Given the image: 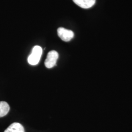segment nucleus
Instances as JSON below:
<instances>
[{"label": "nucleus", "mask_w": 132, "mask_h": 132, "mask_svg": "<svg viewBox=\"0 0 132 132\" xmlns=\"http://www.w3.org/2000/svg\"><path fill=\"white\" fill-rule=\"evenodd\" d=\"M42 48L41 47L39 46H34L31 54L28 56V63L31 65L38 64L42 56Z\"/></svg>", "instance_id": "f257e3e1"}, {"label": "nucleus", "mask_w": 132, "mask_h": 132, "mask_svg": "<svg viewBox=\"0 0 132 132\" xmlns=\"http://www.w3.org/2000/svg\"><path fill=\"white\" fill-rule=\"evenodd\" d=\"M4 132H25L24 128L22 124L17 122L11 124Z\"/></svg>", "instance_id": "39448f33"}, {"label": "nucleus", "mask_w": 132, "mask_h": 132, "mask_svg": "<svg viewBox=\"0 0 132 132\" xmlns=\"http://www.w3.org/2000/svg\"><path fill=\"white\" fill-rule=\"evenodd\" d=\"M59 54L55 51H52L47 53V58L45 62V65L48 69L52 68L56 64Z\"/></svg>", "instance_id": "f03ea898"}, {"label": "nucleus", "mask_w": 132, "mask_h": 132, "mask_svg": "<svg viewBox=\"0 0 132 132\" xmlns=\"http://www.w3.org/2000/svg\"><path fill=\"white\" fill-rule=\"evenodd\" d=\"M73 2L80 7L88 9L94 5L96 0H72Z\"/></svg>", "instance_id": "20e7f679"}, {"label": "nucleus", "mask_w": 132, "mask_h": 132, "mask_svg": "<svg viewBox=\"0 0 132 132\" xmlns=\"http://www.w3.org/2000/svg\"><path fill=\"white\" fill-rule=\"evenodd\" d=\"M10 110L9 104L5 101H0V118L6 116Z\"/></svg>", "instance_id": "423d86ee"}, {"label": "nucleus", "mask_w": 132, "mask_h": 132, "mask_svg": "<svg viewBox=\"0 0 132 132\" xmlns=\"http://www.w3.org/2000/svg\"><path fill=\"white\" fill-rule=\"evenodd\" d=\"M57 33L62 40L65 42H69L74 37V33L72 30L63 28H58Z\"/></svg>", "instance_id": "7ed1b4c3"}]
</instances>
